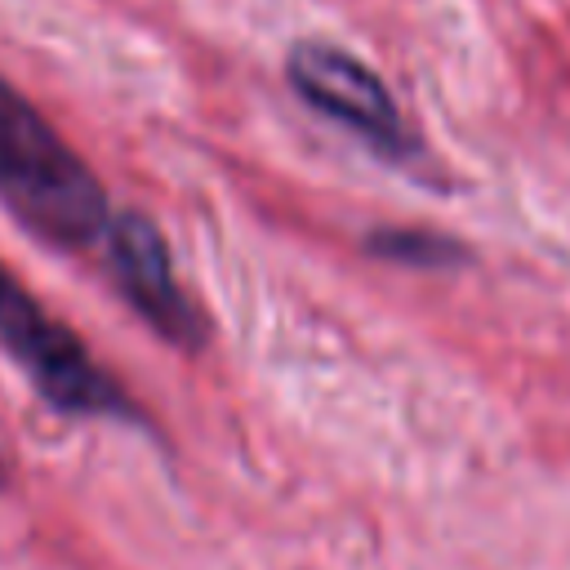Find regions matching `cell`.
<instances>
[{
	"mask_svg": "<svg viewBox=\"0 0 570 570\" xmlns=\"http://www.w3.org/2000/svg\"><path fill=\"white\" fill-rule=\"evenodd\" d=\"M0 200L40 240L58 249L102 245L116 209L80 151L45 111L0 76Z\"/></svg>",
	"mask_w": 570,
	"mask_h": 570,
	"instance_id": "6da1fadb",
	"label": "cell"
},
{
	"mask_svg": "<svg viewBox=\"0 0 570 570\" xmlns=\"http://www.w3.org/2000/svg\"><path fill=\"white\" fill-rule=\"evenodd\" d=\"M0 343L53 410L138 419L129 392L94 361L85 338L71 325H62L4 263H0Z\"/></svg>",
	"mask_w": 570,
	"mask_h": 570,
	"instance_id": "7a4b0ae2",
	"label": "cell"
},
{
	"mask_svg": "<svg viewBox=\"0 0 570 570\" xmlns=\"http://www.w3.org/2000/svg\"><path fill=\"white\" fill-rule=\"evenodd\" d=\"M365 254L401 263V267H459L472 263V249L445 232L428 227H379L365 236Z\"/></svg>",
	"mask_w": 570,
	"mask_h": 570,
	"instance_id": "5b68a950",
	"label": "cell"
},
{
	"mask_svg": "<svg viewBox=\"0 0 570 570\" xmlns=\"http://www.w3.org/2000/svg\"><path fill=\"white\" fill-rule=\"evenodd\" d=\"M0 476H4V468H0Z\"/></svg>",
	"mask_w": 570,
	"mask_h": 570,
	"instance_id": "8992f818",
	"label": "cell"
},
{
	"mask_svg": "<svg viewBox=\"0 0 570 570\" xmlns=\"http://www.w3.org/2000/svg\"><path fill=\"white\" fill-rule=\"evenodd\" d=\"M285 80L312 111H321L334 125H343L347 134H356L374 156H383L392 165L419 160L423 147H419L414 129L405 125L392 89L352 49L330 45V40H294L285 53Z\"/></svg>",
	"mask_w": 570,
	"mask_h": 570,
	"instance_id": "3957f363",
	"label": "cell"
},
{
	"mask_svg": "<svg viewBox=\"0 0 570 570\" xmlns=\"http://www.w3.org/2000/svg\"><path fill=\"white\" fill-rule=\"evenodd\" d=\"M102 267L111 272L120 298L174 347L196 352L205 347V316L187 298V289L174 276L169 245L160 227L142 209H120L102 236Z\"/></svg>",
	"mask_w": 570,
	"mask_h": 570,
	"instance_id": "277c9868",
	"label": "cell"
}]
</instances>
